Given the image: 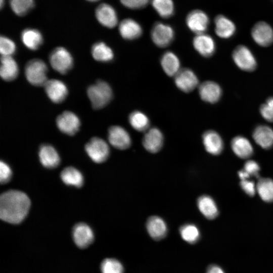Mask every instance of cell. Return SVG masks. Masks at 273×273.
Returning <instances> with one entry per match:
<instances>
[{"mask_svg":"<svg viewBox=\"0 0 273 273\" xmlns=\"http://www.w3.org/2000/svg\"><path fill=\"white\" fill-rule=\"evenodd\" d=\"M61 179L67 185L81 187L83 183V177L81 173L73 167L64 168L60 175Z\"/></svg>","mask_w":273,"mask_h":273,"instance_id":"f546056e","label":"cell"},{"mask_svg":"<svg viewBox=\"0 0 273 273\" xmlns=\"http://www.w3.org/2000/svg\"><path fill=\"white\" fill-rule=\"evenodd\" d=\"M231 145L234 153L242 159L249 158L253 153L251 143L244 136H235L232 139Z\"/></svg>","mask_w":273,"mask_h":273,"instance_id":"d4e9b609","label":"cell"},{"mask_svg":"<svg viewBox=\"0 0 273 273\" xmlns=\"http://www.w3.org/2000/svg\"><path fill=\"white\" fill-rule=\"evenodd\" d=\"M256 190L262 200L273 202V180L269 178H260L256 185Z\"/></svg>","mask_w":273,"mask_h":273,"instance_id":"d6a6232c","label":"cell"},{"mask_svg":"<svg viewBox=\"0 0 273 273\" xmlns=\"http://www.w3.org/2000/svg\"><path fill=\"white\" fill-rule=\"evenodd\" d=\"M179 233L182 239L190 244L195 243L200 238V232L198 228L193 224H186L179 229Z\"/></svg>","mask_w":273,"mask_h":273,"instance_id":"e575fe53","label":"cell"},{"mask_svg":"<svg viewBox=\"0 0 273 273\" xmlns=\"http://www.w3.org/2000/svg\"><path fill=\"white\" fill-rule=\"evenodd\" d=\"M232 58L236 65L243 71L251 72L257 67L254 55L245 46L239 45L236 47L232 53Z\"/></svg>","mask_w":273,"mask_h":273,"instance_id":"277c9868","label":"cell"},{"mask_svg":"<svg viewBox=\"0 0 273 273\" xmlns=\"http://www.w3.org/2000/svg\"><path fill=\"white\" fill-rule=\"evenodd\" d=\"M21 37L24 44L31 50L38 49L43 41L40 32L34 29L28 28L24 30Z\"/></svg>","mask_w":273,"mask_h":273,"instance_id":"f1b7e54d","label":"cell"},{"mask_svg":"<svg viewBox=\"0 0 273 273\" xmlns=\"http://www.w3.org/2000/svg\"><path fill=\"white\" fill-rule=\"evenodd\" d=\"M43 86L47 96L55 103H61L67 96V86L59 80H48Z\"/></svg>","mask_w":273,"mask_h":273,"instance_id":"5bb4252c","label":"cell"},{"mask_svg":"<svg viewBox=\"0 0 273 273\" xmlns=\"http://www.w3.org/2000/svg\"><path fill=\"white\" fill-rule=\"evenodd\" d=\"M49 60L52 68L61 74H65L73 65L71 54L63 47L55 49L50 54Z\"/></svg>","mask_w":273,"mask_h":273,"instance_id":"5b68a950","label":"cell"},{"mask_svg":"<svg viewBox=\"0 0 273 273\" xmlns=\"http://www.w3.org/2000/svg\"><path fill=\"white\" fill-rule=\"evenodd\" d=\"M200 211L207 219H213L218 214V210L215 201L210 196L202 195L197 200Z\"/></svg>","mask_w":273,"mask_h":273,"instance_id":"4316f807","label":"cell"},{"mask_svg":"<svg viewBox=\"0 0 273 273\" xmlns=\"http://www.w3.org/2000/svg\"><path fill=\"white\" fill-rule=\"evenodd\" d=\"M209 22L207 14L199 9L190 11L186 18L188 27L197 34L204 33L207 29Z\"/></svg>","mask_w":273,"mask_h":273,"instance_id":"ba28073f","label":"cell"},{"mask_svg":"<svg viewBox=\"0 0 273 273\" xmlns=\"http://www.w3.org/2000/svg\"><path fill=\"white\" fill-rule=\"evenodd\" d=\"M151 0H120L125 7L132 10L141 9L145 7Z\"/></svg>","mask_w":273,"mask_h":273,"instance_id":"ab89813d","label":"cell"},{"mask_svg":"<svg viewBox=\"0 0 273 273\" xmlns=\"http://www.w3.org/2000/svg\"><path fill=\"white\" fill-rule=\"evenodd\" d=\"M4 0H1V7L2 8L3 6Z\"/></svg>","mask_w":273,"mask_h":273,"instance_id":"f6af8a7d","label":"cell"},{"mask_svg":"<svg viewBox=\"0 0 273 273\" xmlns=\"http://www.w3.org/2000/svg\"><path fill=\"white\" fill-rule=\"evenodd\" d=\"M176 86L181 91L189 93L198 85L199 80L195 73L190 69L183 68L174 76Z\"/></svg>","mask_w":273,"mask_h":273,"instance_id":"8fae6325","label":"cell"},{"mask_svg":"<svg viewBox=\"0 0 273 273\" xmlns=\"http://www.w3.org/2000/svg\"><path fill=\"white\" fill-rule=\"evenodd\" d=\"M72 235L75 244L81 249L87 247L93 243L94 239L92 229L83 222L77 223L74 226Z\"/></svg>","mask_w":273,"mask_h":273,"instance_id":"7c38bea8","label":"cell"},{"mask_svg":"<svg viewBox=\"0 0 273 273\" xmlns=\"http://www.w3.org/2000/svg\"><path fill=\"white\" fill-rule=\"evenodd\" d=\"M206 273H225L223 270L216 265H211L207 268Z\"/></svg>","mask_w":273,"mask_h":273,"instance_id":"ee69618b","label":"cell"},{"mask_svg":"<svg viewBox=\"0 0 273 273\" xmlns=\"http://www.w3.org/2000/svg\"><path fill=\"white\" fill-rule=\"evenodd\" d=\"M18 74L17 63L11 56H2L0 75L6 81L15 79Z\"/></svg>","mask_w":273,"mask_h":273,"instance_id":"484cf974","label":"cell"},{"mask_svg":"<svg viewBox=\"0 0 273 273\" xmlns=\"http://www.w3.org/2000/svg\"><path fill=\"white\" fill-rule=\"evenodd\" d=\"M12 170L9 166L2 161L0 163V181L1 184L8 183L11 178Z\"/></svg>","mask_w":273,"mask_h":273,"instance_id":"b9f144b4","label":"cell"},{"mask_svg":"<svg viewBox=\"0 0 273 273\" xmlns=\"http://www.w3.org/2000/svg\"><path fill=\"white\" fill-rule=\"evenodd\" d=\"M85 149L90 159L97 163L105 162L109 157L108 145L103 139L97 137L92 138L85 145Z\"/></svg>","mask_w":273,"mask_h":273,"instance_id":"52a82bcc","label":"cell"},{"mask_svg":"<svg viewBox=\"0 0 273 273\" xmlns=\"http://www.w3.org/2000/svg\"><path fill=\"white\" fill-rule=\"evenodd\" d=\"M87 94L93 107L96 109H100L106 106L113 96L110 85L102 80H98L95 84L89 86Z\"/></svg>","mask_w":273,"mask_h":273,"instance_id":"7a4b0ae2","label":"cell"},{"mask_svg":"<svg viewBox=\"0 0 273 273\" xmlns=\"http://www.w3.org/2000/svg\"><path fill=\"white\" fill-rule=\"evenodd\" d=\"M203 143L206 150L211 154H219L223 147L222 140L219 134L214 130L206 131L202 135Z\"/></svg>","mask_w":273,"mask_h":273,"instance_id":"ffe728a7","label":"cell"},{"mask_svg":"<svg viewBox=\"0 0 273 273\" xmlns=\"http://www.w3.org/2000/svg\"><path fill=\"white\" fill-rule=\"evenodd\" d=\"M15 51V44L11 39L5 36L1 37L0 52L2 56H11Z\"/></svg>","mask_w":273,"mask_h":273,"instance_id":"74e56055","label":"cell"},{"mask_svg":"<svg viewBox=\"0 0 273 273\" xmlns=\"http://www.w3.org/2000/svg\"><path fill=\"white\" fill-rule=\"evenodd\" d=\"M193 44L195 50L204 57H211L215 51L216 46L214 39L211 36L204 33L197 34L193 39Z\"/></svg>","mask_w":273,"mask_h":273,"instance_id":"e0dca14e","label":"cell"},{"mask_svg":"<svg viewBox=\"0 0 273 273\" xmlns=\"http://www.w3.org/2000/svg\"><path fill=\"white\" fill-rule=\"evenodd\" d=\"M108 140L111 145L119 150H125L131 145V139L127 131L119 126H112L108 130Z\"/></svg>","mask_w":273,"mask_h":273,"instance_id":"4fadbf2b","label":"cell"},{"mask_svg":"<svg viewBox=\"0 0 273 273\" xmlns=\"http://www.w3.org/2000/svg\"><path fill=\"white\" fill-rule=\"evenodd\" d=\"M131 126L139 131H144L149 128L150 122L148 117L143 112L134 111L131 112L128 118Z\"/></svg>","mask_w":273,"mask_h":273,"instance_id":"836d02e7","label":"cell"},{"mask_svg":"<svg viewBox=\"0 0 273 273\" xmlns=\"http://www.w3.org/2000/svg\"><path fill=\"white\" fill-rule=\"evenodd\" d=\"M47 66L41 60L35 59L29 61L25 68L27 80L35 86H43L47 81Z\"/></svg>","mask_w":273,"mask_h":273,"instance_id":"3957f363","label":"cell"},{"mask_svg":"<svg viewBox=\"0 0 273 273\" xmlns=\"http://www.w3.org/2000/svg\"><path fill=\"white\" fill-rule=\"evenodd\" d=\"M102 273H123V267L117 259L111 258H106L101 264Z\"/></svg>","mask_w":273,"mask_h":273,"instance_id":"8d00e7d4","label":"cell"},{"mask_svg":"<svg viewBox=\"0 0 273 273\" xmlns=\"http://www.w3.org/2000/svg\"><path fill=\"white\" fill-rule=\"evenodd\" d=\"M96 16L100 24L109 28L115 27L118 23L116 11L108 4H102L98 7L96 10Z\"/></svg>","mask_w":273,"mask_h":273,"instance_id":"9a60e30c","label":"cell"},{"mask_svg":"<svg viewBox=\"0 0 273 273\" xmlns=\"http://www.w3.org/2000/svg\"><path fill=\"white\" fill-rule=\"evenodd\" d=\"M30 206V201L24 193L9 190L0 197V217L6 222L18 224L26 216Z\"/></svg>","mask_w":273,"mask_h":273,"instance_id":"6da1fadb","label":"cell"},{"mask_svg":"<svg viewBox=\"0 0 273 273\" xmlns=\"http://www.w3.org/2000/svg\"><path fill=\"white\" fill-rule=\"evenodd\" d=\"M262 117L269 122H273V97L268 98L259 108Z\"/></svg>","mask_w":273,"mask_h":273,"instance_id":"f35d334b","label":"cell"},{"mask_svg":"<svg viewBox=\"0 0 273 273\" xmlns=\"http://www.w3.org/2000/svg\"><path fill=\"white\" fill-rule=\"evenodd\" d=\"M151 5L163 18H169L174 15L175 7L173 0H151Z\"/></svg>","mask_w":273,"mask_h":273,"instance_id":"4dcf8cb0","label":"cell"},{"mask_svg":"<svg viewBox=\"0 0 273 273\" xmlns=\"http://www.w3.org/2000/svg\"><path fill=\"white\" fill-rule=\"evenodd\" d=\"M40 162L47 168L56 167L60 163L59 155L55 149L49 145H42L38 153Z\"/></svg>","mask_w":273,"mask_h":273,"instance_id":"7402d4cb","label":"cell"},{"mask_svg":"<svg viewBox=\"0 0 273 273\" xmlns=\"http://www.w3.org/2000/svg\"><path fill=\"white\" fill-rule=\"evenodd\" d=\"M163 136L157 128L153 127L148 130L143 138V145L147 151L155 153L159 152L163 144Z\"/></svg>","mask_w":273,"mask_h":273,"instance_id":"ac0fdd59","label":"cell"},{"mask_svg":"<svg viewBox=\"0 0 273 273\" xmlns=\"http://www.w3.org/2000/svg\"><path fill=\"white\" fill-rule=\"evenodd\" d=\"M246 172H247L250 176H254L257 178L259 179V172L260 170V167L257 163L253 160L247 161L243 169Z\"/></svg>","mask_w":273,"mask_h":273,"instance_id":"60d3db41","label":"cell"},{"mask_svg":"<svg viewBox=\"0 0 273 273\" xmlns=\"http://www.w3.org/2000/svg\"><path fill=\"white\" fill-rule=\"evenodd\" d=\"M174 37L172 27L160 22L155 23L151 31V37L153 42L158 47L164 48L169 45Z\"/></svg>","mask_w":273,"mask_h":273,"instance_id":"8992f818","label":"cell"},{"mask_svg":"<svg viewBox=\"0 0 273 273\" xmlns=\"http://www.w3.org/2000/svg\"><path fill=\"white\" fill-rule=\"evenodd\" d=\"M10 6L13 12L19 16H24L34 6L33 0H10Z\"/></svg>","mask_w":273,"mask_h":273,"instance_id":"d590c367","label":"cell"},{"mask_svg":"<svg viewBox=\"0 0 273 273\" xmlns=\"http://www.w3.org/2000/svg\"><path fill=\"white\" fill-rule=\"evenodd\" d=\"M252 136L255 142L262 148L268 149L273 146V129L268 126L258 125Z\"/></svg>","mask_w":273,"mask_h":273,"instance_id":"cb8c5ba5","label":"cell"},{"mask_svg":"<svg viewBox=\"0 0 273 273\" xmlns=\"http://www.w3.org/2000/svg\"><path fill=\"white\" fill-rule=\"evenodd\" d=\"M240 185L242 190L250 197H253L255 193L256 188L254 181L248 179L241 180Z\"/></svg>","mask_w":273,"mask_h":273,"instance_id":"7bdbcfd3","label":"cell"},{"mask_svg":"<svg viewBox=\"0 0 273 273\" xmlns=\"http://www.w3.org/2000/svg\"><path fill=\"white\" fill-rule=\"evenodd\" d=\"M87 1H90V2H96V1H99V0H87Z\"/></svg>","mask_w":273,"mask_h":273,"instance_id":"bcb514c9","label":"cell"},{"mask_svg":"<svg viewBox=\"0 0 273 273\" xmlns=\"http://www.w3.org/2000/svg\"><path fill=\"white\" fill-rule=\"evenodd\" d=\"M119 32L124 39L133 40L142 35L143 29L141 25L135 20L126 18L120 23Z\"/></svg>","mask_w":273,"mask_h":273,"instance_id":"d6986e66","label":"cell"},{"mask_svg":"<svg viewBox=\"0 0 273 273\" xmlns=\"http://www.w3.org/2000/svg\"><path fill=\"white\" fill-rule=\"evenodd\" d=\"M160 63L163 70L169 76H175L180 70L179 60L171 52H165L161 58Z\"/></svg>","mask_w":273,"mask_h":273,"instance_id":"83f0119b","label":"cell"},{"mask_svg":"<svg viewBox=\"0 0 273 273\" xmlns=\"http://www.w3.org/2000/svg\"><path fill=\"white\" fill-rule=\"evenodd\" d=\"M215 32L222 38H229L234 35L236 28L234 23L227 17L218 15L215 18Z\"/></svg>","mask_w":273,"mask_h":273,"instance_id":"44dd1931","label":"cell"},{"mask_svg":"<svg viewBox=\"0 0 273 273\" xmlns=\"http://www.w3.org/2000/svg\"><path fill=\"white\" fill-rule=\"evenodd\" d=\"M56 123L61 131L70 135L75 134L80 125V122L77 116L68 111L63 112L58 116Z\"/></svg>","mask_w":273,"mask_h":273,"instance_id":"30bf717a","label":"cell"},{"mask_svg":"<svg viewBox=\"0 0 273 273\" xmlns=\"http://www.w3.org/2000/svg\"><path fill=\"white\" fill-rule=\"evenodd\" d=\"M146 228L150 236L156 240L163 239L167 233L166 223L163 219L157 216H152L148 219Z\"/></svg>","mask_w":273,"mask_h":273,"instance_id":"603a6c76","label":"cell"},{"mask_svg":"<svg viewBox=\"0 0 273 273\" xmlns=\"http://www.w3.org/2000/svg\"><path fill=\"white\" fill-rule=\"evenodd\" d=\"M92 54L96 60L101 62H110L114 58L111 49L103 42H98L93 45Z\"/></svg>","mask_w":273,"mask_h":273,"instance_id":"1f68e13d","label":"cell"},{"mask_svg":"<svg viewBox=\"0 0 273 273\" xmlns=\"http://www.w3.org/2000/svg\"><path fill=\"white\" fill-rule=\"evenodd\" d=\"M251 36L254 41L261 47H267L273 43V29L264 21L258 22L253 26Z\"/></svg>","mask_w":273,"mask_h":273,"instance_id":"9c48e42d","label":"cell"},{"mask_svg":"<svg viewBox=\"0 0 273 273\" xmlns=\"http://www.w3.org/2000/svg\"><path fill=\"white\" fill-rule=\"evenodd\" d=\"M199 94L203 101L213 104L220 99L222 96V89L216 82L206 81L199 85Z\"/></svg>","mask_w":273,"mask_h":273,"instance_id":"2e32d148","label":"cell"}]
</instances>
